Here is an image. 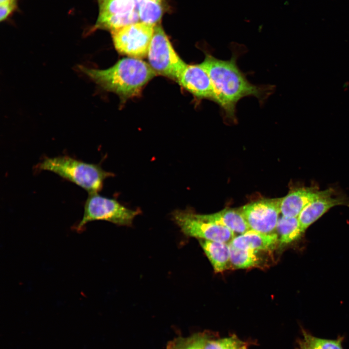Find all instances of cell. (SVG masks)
Returning <instances> with one entry per match:
<instances>
[{"label": "cell", "instance_id": "obj_8", "mask_svg": "<svg viewBox=\"0 0 349 349\" xmlns=\"http://www.w3.org/2000/svg\"><path fill=\"white\" fill-rule=\"evenodd\" d=\"M155 27L139 22L111 32L114 48L120 54L129 57L141 59L147 56Z\"/></svg>", "mask_w": 349, "mask_h": 349}, {"label": "cell", "instance_id": "obj_2", "mask_svg": "<svg viewBox=\"0 0 349 349\" xmlns=\"http://www.w3.org/2000/svg\"><path fill=\"white\" fill-rule=\"evenodd\" d=\"M79 69L104 90L117 94L124 102L139 95L143 87L157 75L148 63L129 57L123 58L108 69L80 66Z\"/></svg>", "mask_w": 349, "mask_h": 349}, {"label": "cell", "instance_id": "obj_15", "mask_svg": "<svg viewBox=\"0 0 349 349\" xmlns=\"http://www.w3.org/2000/svg\"><path fill=\"white\" fill-rule=\"evenodd\" d=\"M200 244L214 271L222 272L230 266L229 243L200 239Z\"/></svg>", "mask_w": 349, "mask_h": 349}, {"label": "cell", "instance_id": "obj_7", "mask_svg": "<svg viewBox=\"0 0 349 349\" xmlns=\"http://www.w3.org/2000/svg\"><path fill=\"white\" fill-rule=\"evenodd\" d=\"M99 13L94 26L111 32L140 22L142 0H98Z\"/></svg>", "mask_w": 349, "mask_h": 349}, {"label": "cell", "instance_id": "obj_5", "mask_svg": "<svg viewBox=\"0 0 349 349\" xmlns=\"http://www.w3.org/2000/svg\"><path fill=\"white\" fill-rule=\"evenodd\" d=\"M147 57L148 64L157 75L176 82L187 65L175 51L159 24L155 27Z\"/></svg>", "mask_w": 349, "mask_h": 349}, {"label": "cell", "instance_id": "obj_17", "mask_svg": "<svg viewBox=\"0 0 349 349\" xmlns=\"http://www.w3.org/2000/svg\"><path fill=\"white\" fill-rule=\"evenodd\" d=\"M230 265L236 269H247L256 267L260 259L259 251L236 248L229 243Z\"/></svg>", "mask_w": 349, "mask_h": 349}, {"label": "cell", "instance_id": "obj_13", "mask_svg": "<svg viewBox=\"0 0 349 349\" xmlns=\"http://www.w3.org/2000/svg\"><path fill=\"white\" fill-rule=\"evenodd\" d=\"M234 247L254 251H271L279 244L277 233L264 234L249 230L235 237L229 243Z\"/></svg>", "mask_w": 349, "mask_h": 349}, {"label": "cell", "instance_id": "obj_14", "mask_svg": "<svg viewBox=\"0 0 349 349\" xmlns=\"http://www.w3.org/2000/svg\"><path fill=\"white\" fill-rule=\"evenodd\" d=\"M205 220L229 229L235 233H244L249 227L239 209L225 208L215 213L201 214Z\"/></svg>", "mask_w": 349, "mask_h": 349}, {"label": "cell", "instance_id": "obj_12", "mask_svg": "<svg viewBox=\"0 0 349 349\" xmlns=\"http://www.w3.org/2000/svg\"><path fill=\"white\" fill-rule=\"evenodd\" d=\"M333 195L317 199L302 209L298 219L303 232L333 207L337 206H349V197L345 196L333 197Z\"/></svg>", "mask_w": 349, "mask_h": 349}, {"label": "cell", "instance_id": "obj_4", "mask_svg": "<svg viewBox=\"0 0 349 349\" xmlns=\"http://www.w3.org/2000/svg\"><path fill=\"white\" fill-rule=\"evenodd\" d=\"M141 213L140 209L127 208L115 199L100 195L98 193L89 194L84 206L82 218L74 229L81 232L88 222L98 220L129 226L132 225L134 218Z\"/></svg>", "mask_w": 349, "mask_h": 349}, {"label": "cell", "instance_id": "obj_3", "mask_svg": "<svg viewBox=\"0 0 349 349\" xmlns=\"http://www.w3.org/2000/svg\"><path fill=\"white\" fill-rule=\"evenodd\" d=\"M38 170L52 172L80 187L89 194L98 193L104 181L114 176L96 164L89 163L68 156L46 157L36 166Z\"/></svg>", "mask_w": 349, "mask_h": 349}, {"label": "cell", "instance_id": "obj_1", "mask_svg": "<svg viewBox=\"0 0 349 349\" xmlns=\"http://www.w3.org/2000/svg\"><path fill=\"white\" fill-rule=\"evenodd\" d=\"M234 49L229 60L216 58L210 53L205 51V58L199 65L208 74L214 87L217 104L221 108L224 118L236 121V106L242 98L253 96L260 102L271 94L273 86L257 85L251 83L237 65L240 53L238 48Z\"/></svg>", "mask_w": 349, "mask_h": 349}, {"label": "cell", "instance_id": "obj_19", "mask_svg": "<svg viewBox=\"0 0 349 349\" xmlns=\"http://www.w3.org/2000/svg\"><path fill=\"white\" fill-rule=\"evenodd\" d=\"M203 349H246V345L234 336L213 340L207 338Z\"/></svg>", "mask_w": 349, "mask_h": 349}, {"label": "cell", "instance_id": "obj_16", "mask_svg": "<svg viewBox=\"0 0 349 349\" xmlns=\"http://www.w3.org/2000/svg\"><path fill=\"white\" fill-rule=\"evenodd\" d=\"M279 244L283 246L298 239L303 233L298 217H287L282 215L279 218L276 228Z\"/></svg>", "mask_w": 349, "mask_h": 349}, {"label": "cell", "instance_id": "obj_22", "mask_svg": "<svg viewBox=\"0 0 349 349\" xmlns=\"http://www.w3.org/2000/svg\"><path fill=\"white\" fill-rule=\"evenodd\" d=\"M298 343H299V347H298V349H311L306 346V345L304 343L303 340H300L298 342Z\"/></svg>", "mask_w": 349, "mask_h": 349}, {"label": "cell", "instance_id": "obj_20", "mask_svg": "<svg viewBox=\"0 0 349 349\" xmlns=\"http://www.w3.org/2000/svg\"><path fill=\"white\" fill-rule=\"evenodd\" d=\"M207 337L204 335H196L188 338H178L170 342L167 349H203Z\"/></svg>", "mask_w": 349, "mask_h": 349}, {"label": "cell", "instance_id": "obj_9", "mask_svg": "<svg viewBox=\"0 0 349 349\" xmlns=\"http://www.w3.org/2000/svg\"><path fill=\"white\" fill-rule=\"evenodd\" d=\"M282 198L262 199L239 208L250 230L264 234L275 233Z\"/></svg>", "mask_w": 349, "mask_h": 349}, {"label": "cell", "instance_id": "obj_21", "mask_svg": "<svg viewBox=\"0 0 349 349\" xmlns=\"http://www.w3.org/2000/svg\"><path fill=\"white\" fill-rule=\"evenodd\" d=\"M16 6V0L0 3V20L4 21L14 11Z\"/></svg>", "mask_w": 349, "mask_h": 349}, {"label": "cell", "instance_id": "obj_6", "mask_svg": "<svg viewBox=\"0 0 349 349\" xmlns=\"http://www.w3.org/2000/svg\"><path fill=\"white\" fill-rule=\"evenodd\" d=\"M172 220L186 236L200 239L229 243L235 233L229 229L202 218L190 209H176L172 213Z\"/></svg>", "mask_w": 349, "mask_h": 349}, {"label": "cell", "instance_id": "obj_18", "mask_svg": "<svg viewBox=\"0 0 349 349\" xmlns=\"http://www.w3.org/2000/svg\"><path fill=\"white\" fill-rule=\"evenodd\" d=\"M303 341L311 349H343L341 339L332 340L320 338L313 336L303 331Z\"/></svg>", "mask_w": 349, "mask_h": 349}, {"label": "cell", "instance_id": "obj_11", "mask_svg": "<svg viewBox=\"0 0 349 349\" xmlns=\"http://www.w3.org/2000/svg\"><path fill=\"white\" fill-rule=\"evenodd\" d=\"M334 191L331 188L319 190L314 187H301L292 190L282 198L281 213L285 217H298L302 209L310 203L319 198L333 195Z\"/></svg>", "mask_w": 349, "mask_h": 349}, {"label": "cell", "instance_id": "obj_23", "mask_svg": "<svg viewBox=\"0 0 349 349\" xmlns=\"http://www.w3.org/2000/svg\"><path fill=\"white\" fill-rule=\"evenodd\" d=\"M11 0H0V3H2L8 1H11Z\"/></svg>", "mask_w": 349, "mask_h": 349}, {"label": "cell", "instance_id": "obj_10", "mask_svg": "<svg viewBox=\"0 0 349 349\" xmlns=\"http://www.w3.org/2000/svg\"><path fill=\"white\" fill-rule=\"evenodd\" d=\"M177 82L197 99H207L217 103L211 80L199 63L187 64Z\"/></svg>", "mask_w": 349, "mask_h": 349}]
</instances>
